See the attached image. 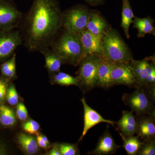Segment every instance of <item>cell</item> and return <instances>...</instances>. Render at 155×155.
I'll list each match as a JSON object with an SVG mask.
<instances>
[{"instance_id":"1","label":"cell","mask_w":155,"mask_h":155,"mask_svg":"<svg viewBox=\"0 0 155 155\" xmlns=\"http://www.w3.org/2000/svg\"><path fill=\"white\" fill-rule=\"evenodd\" d=\"M62 14L58 0H34L18 28L28 51L51 47L62 28Z\"/></svg>"},{"instance_id":"2","label":"cell","mask_w":155,"mask_h":155,"mask_svg":"<svg viewBox=\"0 0 155 155\" xmlns=\"http://www.w3.org/2000/svg\"><path fill=\"white\" fill-rule=\"evenodd\" d=\"M63 64L78 67L85 57L78 34L61 28L50 47Z\"/></svg>"},{"instance_id":"3","label":"cell","mask_w":155,"mask_h":155,"mask_svg":"<svg viewBox=\"0 0 155 155\" xmlns=\"http://www.w3.org/2000/svg\"><path fill=\"white\" fill-rule=\"evenodd\" d=\"M102 57L113 62H130L133 56L118 31L111 28L104 37Z\"/></svg>"},{"instance_id":"4","label":"cell","mask_w":155,"mask_h":155,"mask_svg":"<svg viewBox=\"0 0 155 155\" xmlns=\"http://www.w3.org/2000/svg\"><path fill=\"white\" fill-rule=\"evenodd\" d=\"M101 57L95 55L85 56L81 61L76 75L78 87L85 93L97 87V71Z\"/></svg>"},{"instance_id":"5","label":"cell","mask_w":155,"mask_h":155,"mask_svg":"<svg viewBox=\"0 0 155 155\" xmlns=\"http://www.w3.org/2000/svg\"><path fill=\"white\" fill-rule=\"evenodd\" d=\"M90 10L85 5H75L62 14V28L78 34L86 29Z\"/></svg>"},{"instance_id":"6","label":"cell","mask_w":155,"mask_h":155,"mask_svg":"<svg viewBox=\"0 0 155 155\" xmlns=\"http://www.w3.org/2000/svg\"><path fill=\"white\" fill-rule=\"evenodd\" d=\"M122 100L125 105L135 112L136 116L143 115L155 116V102L147 90L143 87L136 88L132 93L124 94Z\"/></svg>"},{"instance_id":"7","label":"cell","mask_w":155,"mask_h":155,"mask_svg":"<svg viewBox=\"0 0 155 155\" xmlns=\"http://www.w3.org/2000/svg\"><path fill=\"white\" fill-rule=\"evenodd\" d=\"M23 15L14 0H0V31L18 28Z\"/></svg>"},{"instance_id":"8","label":"cell","mask_w":155,"mask_h":155,"mask_svg":"<svg viewBox=\"0 0 155 155\" xmlns=\"http://www.w3.org/2000/svg\"><path fill=\"white\" fill-rule=\"evenodd\" d=\"M111 78L113 86L122 85L135 87L136 85L133 68L130 62H114Z\"/></svg>"},{"instance_id":"9","label":"cell","mask_w":155,"mask_h":155,"mask_svg":"<svg viewBox=\"0 0 155 155\" xmlns=\"http://www.w3.org/2000/svg\"><path fill=\"white\" fill-rule=\"evenodd\" d=\"M22 45V40L18 29L0 31V62L11 58Z\"/></svg>"},{"instance_id":"10","label":"cell","mask_w":155,"mask_h":155,"mask_svg":"<svg viewBox=\"0 0 155 155\" xmlns=\"http://www.w3.org/2000/svg\"><path fill=\"white\" fill-rule=\"evenodd\" d=\"M78 34L85 56L102 57L103 40L104 36L94 35L86 29Z\"/></svg>"},{"instance_id":"11","label":"cell","mask_w":155,"mask_h":155,"mask_svg":"<svg viewBox=\"0 0 155 155\" xmlns=\"http://www.w3.org/2000/svg\"><path fill=\"white\" fill-rule=\"evenodd\" d=\"M81 101L83 105L84 112V127L82 134L81 136L78 141H80L82 140V139L85 136L91 128L100 123L104 122V123H108L115 127L116 122L103 118L97 112L91 107L87 104L84 97L81 99Z\"/></svg>"},{"instance_id":"12","label":"cell","mask_w":155,"mask_h":155,"mask_svg":"<svg viewBox=\"0 0 155 155\" xmlns=\"http://www.w3.org/2000/svg\"><path fill=\"white\" fill-rule=\"evenodd\" d=\"M112 27L100 11L90 10L86 30L92 34L105 36Z\"/></svg>"},{"instance_id":"13","label":"cell","mask_w":155,"mask_h":155,"mask_svg":"<svg viewBox=\"0 0 155 155\" xmlns=\"http://www.w3.org/2000/svg\"><path fill=\"white\" fill-rule=\"evenodd\" d=\"M116 130L124 136L137 134L138 125L132 111H123L121 118L116 122Z\"/></svg>"},{"instance_id":"14","label":"cell","mask_w":155,"mask_h":155,"mask_svg":"<svg viewBox=\"0 0 155 155\" xmlns=\"http://www.w3.org/2000/svg\"><path fill=\"white\" fill-rule=\"evenodd\" d=\"M121 146L116 144L113 136L107 130L99 139L95 148L89 155H107L115 153Z\"/></svg>"},{"instance_id":"15","label":"cell","mask_w":155,"mask_h":155,"mask_svg":"<svg viewBox=\"0 0 155 155\" xmlns=\"http://www.w3.org/2000/svg\"><path fill=\"white\" fill-rule=\"evenodd\" d=\"M137 125V135L141 139L155 138V116L143 115L136 116Z\"/></svg>"},{"instance_id":"16","label":"cell","mask_w":155,"mask_h":155,"mask_svg":"<svg viewBox=\"0 0 155 155\" xmlns=\"http://www.w3.org/2000/svg\"><path fill=\"white\" fill-rule=\"evenodd\" d=\"M114 62L101 57L97 71V87L104 88L113 86L111 78V72Z\"/></svg>"},{"instance_id":"17","label":"cell","mask_w":155,"mask_h":155,"mask_svg":"<svg viewBox=\"0 0 155 155\" xmlns=\"http://www.w3.org/2000/svg\"><path fill=\"white\" fill-rule=\"evenodd\" d=\"M152 57V56L147 57L140 61L133 59L130 61L133 67L136 83L135 88L144 87L145 86L147 76L148 67Z\"/></svg>"},{"instance_id":"18","label":"cell","mask_w":155,"mask_h":155,"mask_svg":"<svg viewBox=\"0 0 155 155\" xmlns=\"http://www.w3.org/2000/svg\"><path fill=\"white\" fill-rule=\"evenodd\" d=\"M40 52L44 57L45 67L49 75L60 72L63 62L61 58L53 50L50 48H47Z\"/></svg>"},{"instance_id":"19","label":"cell","mask_w":155,"mask_h":155,"mask_svg":"<svg viewBox=\"0 0 155 155\" xmlns=\"http://www.w3.org/2000/svg\"><path fill=\"white\" fill-rule=\"evenodd\" d=\"M17 140L19 147L25 154H35L39 150L36 139L31 134H19L17 136Z\"/></svg>"},{"instance_id":"20","label":"cell","mask_w":155,"mask_h":155,"mask_svg":"<svg viewBox=\"0 0 155 155\" xmlns=\"http://www.w3.org/2000/svg\"><path fill=\"white\" fill-rule=\"evenodd\" d=\"M133 20V28L138 30L137 36L143 38L147 34L155 35V27L154 23L155 20L150 16L145 18H139L135 17Z\"/></svg>"},{"instance_id":"21","label":"cell","mask_w":155,"mask_h":155,"mask_svg":"<svg viewBox=\"0 0 155 155\" xmlns=\"http://www.w3.org/2000/svg\"><path fill=\"white\" fill-rule=\"evenodd\" d=\"M134 15L129 0H122V21L121 26L127 39L130 38L129 33L130 24L133 22Z\"/></svg>"},{"instance_id":"22","label":"cell","mask_w":155,"mask_h":155,"mask_svg":"<svg viewBox=\"0 0 155 155\" xmlns=\"http://www.w3.org/2000/svg\"><path fill=\"white\" fill-rule=\"evenodd\" d=\"M50 81L52 84L62 86L75 85L79 86V81L77 77H74L65 72H59L49 75Z\"/></svg>"},{"instance_id":"23","label":"cell","mask_w":155,"mask_h":155,"mask_svg":"<svg viewBox=\"0 0 155 155\" xmlns=\"http://www.w3.org/2000/svg\"><path fill=\"white\" fill-rule=\"evenodd\" d=\"M123 141V147L128 155H137L140 148L141 142L138 136L132 135L125 137L120 134Z\"/></svg>"},{"instance_id":"24","label":"cell","mask_w":155,"mask_h":155,"mask_svg":"<svg viewBox=\"0 0 155 155\" xmlns=\"http://www.w3.org/2000/svg\"><path fill=\"white\" fill-rule=\"evenodd\" d=\"M2 76L11 81L17 77L16 54L14 53L11 58L4 61L1 65Z\"/></svg>"},{"instance_id":"25","label":"cell","mask_w":155,"mask_h":155,"mask_svg":"<svg viewBox=\"0 0 155 155\" xmlns=\"http://www.w3.org/2000/svg\"><path fill=\"white\" fill-rule=\"evenodd\" d=\"M16 115L14 111L5 105H0V123L6 127H11L17 123Z\"/></svg>"},{"instance_id":"26","label":"cell","mask_w":155,"mask_h":155,"mask_svg":"<svg viewBox=\"0 0 155 155\" xmlns=\"http://www.w3.org/2000/svg\"><path fill=\"white\" fill-rule=\"evenodd\" d=\"M137 155H155V138L143 140Z\"/></svg>"},{"instance_id":"27","label":"cell","mask_w":155,"mask_h":155,"mask_svg":"<svg viewBox=\"0 0 155 155\" xmlns=\"http://www.w3.org/2000/svg\"><path fill=\"white\" fill-rule=\"evenodd\" d=\"M143 88L150 89L155 88V58L153 55L150 60L148 67L146 85Z\"/></svg>"},{"instance_id":"28","label":"cell","mask_w":155,"mask_h":155,"mask_svg":"<svg viewBox=\"0 0 155 155\" xmlns=\"http://www.w3.org/2000/svg\"><path fill=\"white\" fill-rule=\"evenodd\" d=\"M61 155H78L80 151L78 144L68 143H57Z\"/></svg>"},{"instance_id":"29","label":"cell","mask_w":155,"mask_h":155,"mask_svg":"<svg viewBox=\"0 0 155 155\" xmlns=\"http://www.w3.org/2000/svg\"><path fill=\"white\" fill-rule=\"evenodd\" d=\"M5 99L8 104L12 106H16L19 103V96L14 84L11 83L9 84Z\"/></svg>"},{"instance_id":"30","label":"cell","mask_w":155,"mask_h":155,"mask_svg":"<svg viewBox=\"0 0 155 155\" xmlns=\"http://www.w3.org/2000/svg\"><path fill=\"white\" fill-rule=\"evenodd\" d=\"M22 128L25 133L31 135L36 134L39 130L40 125L35 120L29 119L22 124Z\"/></svg>"},{"instance_id":"31","label":"cell","mask_w":155,"mask_h":155,"mask_svg":"<svg viewBox=\"0 0 155 155\" xmlns=\"http://www.w3.org/2000/svg\"><path fill=\"white\" fill-rule=\"evenodd\" d=\"M16 116L21 122L26 121L28 117V111L24 104L22 102L18 103L16 107Z\"/></svg>"},{"instance_id":"32","label":"cell","mask_w":155,"mask_h":155,"mask_svg":"<svg viewBox=\"0 0 155 155\" xmlns=\"http://www.w3.org/2000/svg\"><path fill=\"white\" fill-rule=\"evenodd\" d=\"M36 140L39 147L45 150L51 148V145L50 144V141L46 136L39 133L37 134Z\"/></svg>"},{"instance_id":"33","label":"cell","mask_w":155,"mask_h":155,"mask_svg":"<svg viewBox=\"0 0 155 155\" xmlns=\"http://www.w3.org/2000/svg\"><path fill=\"white\" fill-rule=\"evenodd\" d=\"M10 81L8 79L2 76L0 78V103L2 102L5 99Z\"/></svg>"},{"instance_id":"34","label":"cell","mask_w":155,"mask_h":155,"mask_svg":"<svg viewBox=\"0 0 155 155\" xmlns=\"http://www.w3.org/2000/svg\"><path fill=\"white\" fill-rule=\"evenodd\" d=\"M51 149L48 153L46 155H61V152L58 148L57 143H54L51 147Z\"/></svg>"},{"instance_id":"35","label":"cell","mask_w":155,"mask_h":155,"mask_svg":"<svg viewBox=\"0 0 155 155\" xmlns=\"http://www.w3.org/2000/svg\"><path fill=\"white\" fill-rule=\"evenodd\" d=\"M88 5L93 6L100 5H103L105 0H83Z\"/></svg>"},{"instance_id":"36","label":"cell","mask_w":155,"mask_h":155,"mask_svg":"<svg viewBox=\"0 0 155 155\" xmlns=\"http://www.w3.org/2000/svg\"><path fill=\"white\" fill-rule=\"evenodd\" d=\"M5 153V149L4 147L0 144V155H4Z\"/></svg>"}]
</instances>
